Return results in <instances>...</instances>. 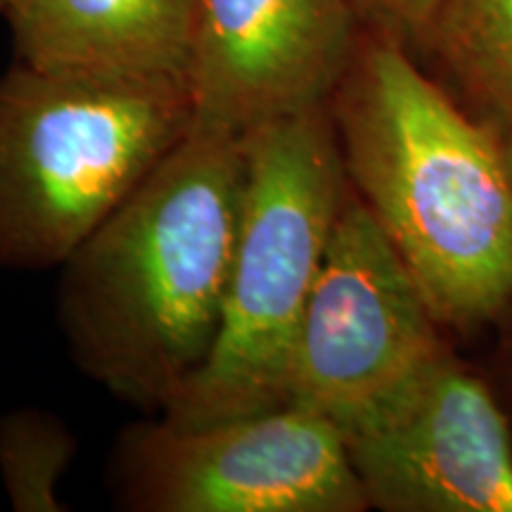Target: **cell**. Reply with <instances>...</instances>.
Masks as SVG:
<instances>
[{
  "label": "cell",
  "mask_w": 512,
  "mask_h": 512,
  "mask_svg": "<svg viewBox=\"0 0 512 512\" xmlns=\"http://www.w3.org/2000/svg\"><path fill=\"white\" fill-rule=\"evenodd\" d=\"M245 181V136L190 126L60 266L69 354L121 401L164 413L211 354Z\"/></svg>",
  "instance_id": "cell-1"
},
{
  "label": "cell",
  "mask_w": 512,
  "mask_h": 512,
  "mask_svg": "<svg viewBox=\"0 0 512 512\" xmlns=\"http://www.w3.org/2000/svg\"><path fill=\"white\" fill-rule=\"evenodd\" d=\"M351 188L373 211L439 323L472 325L512 302L505 136L467 114L370 29L330 102Z\"/></svg>",
  "instance_id": "cell-2"
},
{
  "label": "cell",
  "mask_w": 512,
  "mask_h": 512,
  "mask_svg": "<svg viewBox=\"0 0 512 512\" xmlns=\"http://www.w3.org/2000/svg\"><path fill=\"white\" fill-rule=\"evenodd\" d=\"M247 181L221 325L162 418L207 425L287 403L294 339L349 192L330 107L245 133Z\"/></svg>",
  "instance_id": "cell-3"
},
{
  "label": "cell",
  "mask_w": 512,
  "mask_h": 512,
  "mask_svg": "<svg viewBox=\"0 0 512 512\" xmlns=\"http://www.w3.org/2000/svg\"><path fill=\"white\" fill-rule=\"evenodd\" d=\"M190 124L183 81L15 60L0 74V266L60 268Z\"/></svg>",
  "instance_id": "cell-4"
},
{
  "label": "cell",
  "mask_w": 512,
  "mask_h": 512,
  "mask_svg": "<svg viewBox=\"0 0 512 512\" xmlns=\"http://www.w3.org/2000/svg\"><path fill=\"white\" fill-rule=\"evenodd\" d=\"M114 486L138 512H361L366 489L335 422L271 408L207 425L159 415L128 427Z\"/></svg>",
  "instance_id": "cell-5"
},
{
  "label": "cell",
  "mask_w": 512,
  "mask_h": 512,
  "mask_svg": "<svg viewBox=\"0 0 512 512\" xmlns=\"http://www.w3.org/2000/svg\"><path fill=\"white\" fill-rule=\"evenodd\" d=\"M434 313L349 183L294 339L287 403L347 432L444 354Z\"/></svg>",
  "instance_id": "cell-6"
},
{
  "label": "cell",
  "mask_w": 512,
  "mask_h": 512,
  "mask_svg": "<svg viewBox=\"0 0 512 512\" xmlns=\"http://www.w3.org/2000/svg\"><path fill=\"white\" fill-rule=\"evenodd\" d=\"M370 508L512 512V437L494 396L439 354L344 432Z\"/></svg>",
  "instance_id": "cell-7"
},
{
  "label": "cell",
  "mask_w": 512,
  "mask_h": 512,
  "mask_svg": "<svg viewBox=\"0 0 512 512\" xmlns=\"http://www.w3.org/2000/svg\"><path fill=\"white\" fill-rule=\"evenodd\" d=\"M358 22L356 0H200L190 126L245 136L328 105L361 43Z\"/></svg>",
  "instance_id": "cell-8"
},
{
  "label": "cell",
  "mask_w": 512,
  "mask_h": 512,
  "mask_svg": "<svg viewBox=\"0 0 512 512\" xmlns=\"http://www.w3.org/2000/svg\"><path fill=\"white\" fill-rule=\"evenodd\" d=\"M200 0H17L15 60L136 79L188 76Z\"/></svg>",
  "instance_id": "cell-9"
},
{
  "label": "cell",
  "mask_w": 512,
  "mask_h": 512,
  "mask_svg": "<svg viewBox=\"0 0 512 512\" xmlns=\"http://www.w3.org/2000/svg\"><path fill=\"white\" fill-rule=\"evenodd\" d=\"M425 43L477 117L512 136V0H439Z\"/></svg>",
  "instance_id": "cell-10"
},
{
  "label": "cell",
  "mask_w": 512,
  "mask_h": 512,
  "mask_svg": "<svg viewBox=\"0 0 512 512\" xmlns=\"http://www.w3.org/2000/svg\"><path fill=\"white\" fill-rule=\"evenodd\" d=\"M74 456V432L57 415L22 408L0 418V479L15 510H67L60 482Z\"/></svg>",
  "instance_id": "cell-11"
},
{
  "label": "cell",
  "mask_w": 512,
  "mask_h": 512,
  "mask_svg": "<svg viewBox=\"0 0 512 512\" xmlns=\"http://www.w3.org/2000/svg\"><path fill=\"white\" fill-rule=\"evenodd\" d=\"M439 0H356L361 19H368L370 27L399 38L425 41Z\"/></svg>",
  "instance_id": "cell-12"
},
{
  "label": "cell",
  "mask_w": 512,
  "mask_h": 512,
  "mask_svg": "<svg viewBox=\"0 0 512 512\" xmlns=\"http://www.w3.org/2000/svg\"><path fill=\"white\" fill-rule=\"evenodd\" d=\"M505 159H508V171H510V183H512V136L505 138Z\"/></svg>",
  "instance_id": "cell-13"
},
{
  "label": "cell",
  "mask_w": 512,
  "mask_h": 512,
  "mask_svg": "<svg viewBox=\"0 0 512 512\" xmlns=\"http://www.w3.org/2000/svg\"><path fill=\"white\" fill-rule=\"evenodd\" d=\"M17 0H0V15H8V12L15 8Z\"/></svg>",
  "instance_id": "cell-14"
}]
</instances>
